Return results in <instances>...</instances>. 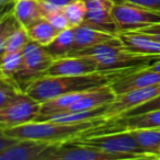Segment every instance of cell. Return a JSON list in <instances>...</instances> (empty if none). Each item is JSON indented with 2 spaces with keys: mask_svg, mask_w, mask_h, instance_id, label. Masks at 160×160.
Listing matches in <instances>:
<instances>
[{
  "mask_svg": "<svg viewBox=\"0 0 160 160\" xmlns=\"http://www.w3.org/2000/svg\"><path fill=\"white\" fill-rule=\"evenodd\" d=\"M124 72V71H123ZM122 72H94L81 76H43L25 89L29 96L44 103L57 97L83 92L110 85L114 77Z\"/></svg>",
  "mask_w": 160,
  "mask_h": 160,
  "instance_id": "6da1fadb",
  "label": "cell"
},
{
  "mask_svg": "<svg viewBox=\"0 0 160 160\" xmlns=\"http://www.w3.org/2000/svg\"><path fill=\"white\" fill-rule=\"evenodd\" d=\"M104 120L78 123H60L55 121H33L20 126L0 129L18 139H33L48 144H64L85 136L92 129L104 124Z\"/></svg>",
  "mask_w": 160,
  "mask_h": 160,
  "instance_id": "7a4b0ae2",
  "label": "cell"
},
{
  "mask_svg": "<svg viewBox=\"0 0 160 160\" xmlns=\"http://www.w3.org/2000/svg\"><path fill=\"white\" fill-rule=\"evenodd\" d=\"M75 55H88L93 57L100 72H123L142 68L160 59L159 56H142L131 53L124 48L118 36Z\"/></svg>",
  "mask_w": 160,
  "mask_h": 160,
  "instance_id": "3957f363",
  "label": "cell"
},
{
  "mask_svg": "<svg viewBox=\"0 0 160 160\" xmlns=\"http://www.w3.org/2000/svg\"><path fill=\"white\" fill-rule=\"evenodd\" d=\"M73 140L79 144L96 147L111 153L131 156L133 159H155L139 146L136 138L129 131L91 134Z\"/></svg>",
  "mask_w": 160,
  "mask_h": 160,
  "instance_id": "277c9868",
  "label": "cell"
},
{
  "mask_svg": "<svg viewBox=\"0 0 160 160\" xmlns=\"http://www.w3.org/2000/svg\"><path fill=\"white\" fill-rule=\"evenodd\" d=\"M55 58L46 47L34 41H30L22 49V60L14 73L13 80L25 92V89L35 80L46 75V71Z\"/></svg>",
  "mask_w": 160,
  "mask_h": 160,
  "instance_id": "5b68a950",
  "label": "cell"
},
{
  "mask_svg": "<svg viewBox=\"0 0 160 160\" xmlns=\"http://www.w3.org/2000/svg\"><path fill=\"white\" fill-rule=\"evenodd\" d=\"M113 17L118 33L138 31L160 23V11H153L124 0H115Z\"/></svg>",
  "mask_w": 160,
  "mask_h": 160,
  "instance_id": "8992f818",
  "label": "cell"
},
{
  "mask_svg": "<svg viewBox=\"0 0 160 160\" xmlns=\"http://www.w3.org/2000/svg\"><path fill=\"white\" fill-rule=\"evenodd\" d=\"M42 103L27 92H21L14 100L0 108V129L20 126L36 120Z\"/></svg>",
  "mask_w": 160,
  "mask_h": 160,
  "instance_id": "52a82bcc",
  "label": "cell"
},
{
  "mask_svg": "<svg viewBox=\"0 0 160 160\" xmlns=\"http://www.w3.org/2000/svg\"><path fill=\"white\" fill-rule=\"evenodd\" d=\"M160 94V83L149 87L134 89L125 93L118 94L116 98L108 104V109L104 113V118L107 122L112 121L122 116L125 112L129 111L133 108H136L140 104H144L147 101L156 98Z\"/></svg>",
  "mask_w": 160,
  "mask_h": 160,
  "instance_id": "ba28073f",
  "label": "cell"
},
{
  "mask_svg": "<svg viewBox=\"0 0 160 160\" xmlns=\"http://www.w3.org/2000/svg\"><path fill=\"white\" fill-rule=\"evenodd\" d=\"M87 13L82 24L118 36V30L113 17L115 0H85Z\"/></svg>",
  "mask_w": 160,
  "mask_h": 160,
  "instance_id": "9c48e42d",
  "label": "cell"
},
{
  "mask_svg": "<svg viewBox=\"0 0 160 160\" xmlns=\"http://www.w3.org/2000/svg\"><path fill=\"white\" fill-rule=\"evenodd\" d=\"M160 83V71H155L146 67L127 70L113 78L110 86L118 94L125 93L134 89L149 87Z\"/></svg>",
  "mask_w": 160,
  "mask_h": 160,
  "instance_id": "30bf717a",
  "label": "cell"
},
{
  "mask_svg": "<svg viewBox=\"0 0 160 160\" xmlns=\"http://www.w3.org/2000/svg\"><path fill=\"white\" fill-rule=\"evenodd\" d=\"M100 72L93 57L75 55L56 58L46 71V76H81Z\"/></svg>",
  "mask_w": 160,
  "mask_h": 160,
  "instance_id": "8fae6325",
  "label": "cell"
},
{
  "mask_svg": "<svg viewBox=\"0 0 160 160\" xmlns=\"http://www.w3.org/2000/svg\"><path fill=\"white\" fill-rule=\"evenodd\" d=\"M125 49L136 55L142 56H159L160 42L152 35L142 31L120 32L118 34Z\"/></svg>",
  "mask_w": 160,
  "mask_h": 160,
  "instance_id": "7c38bea8",
  "label": "cell"
},
{
  "mask_svg": "<svg viewBox=\"0 0 160 160\" xmlns=\"http://www.w3.org/2000/svg\"><path fill=\"white\" fill-rule=\"evenodd\" d=\"M52 144L33 139H19L6 150L0 151V160H42Z\"/></svg>",
  "mask_w": 160,
  "mask_h": 160,
  "instance_id": "4fadbf2b",
  "label": "cell"
},
{
  "mask_svg": "<svg viewBox=\"0 0 160 160\" xmlns=\"http://www.w3.org/2000/svg\"><path fill=\"white\" fill-rule=\"evenodd\" d=\"M116 98V93L113 91L110 85L102 86L87 91L81 99L73 103L64 112H75V111H89L103 105L110 104Z\"/></svg>",
  "mask_w": 160,
  "mask_h": 160,
  "instance_id": "5bb4252c",
  "label": "cell"
},
{
  "mask_svg": "<svg viewBox=\"0 0 160 160\" xmlns=\"http://www.w3.org/2000/svg\"><path fill=\"white\" fill-rule=\"evenodd\" d=\"M73 31H75V43H73V49L69 56H72L79 52L85 51L90 47L101 44L110 38H115V35H112L110 33L86 24L73 28Z\"/></svg>",
  "mask_w": 160,
  "mask_h": 160,
  "instance_id": "9a60e30c",
  "label": "cell"
},
{
  "mask_svg": "<svg viewBox=\"0 0 160 160\" xmlns=\"http://www.w3.org/2000/svg\"><path fill=\"white\" fill-rule=\"evenodd\" d=\"M13 13L20 24L27 30L45 19L44 9L40 0H17L13 6Z\"/></svg>",
  "mask_w": 160,
  "mask_h": 160,
  "instance_id": "2e32d148",
  "label": "cell"
},
{
  "mask_svg": "<svg viewBox=\"0 0 160 160\" xmlns=\"http://www.w3.org/2000/svg\"><path fill=\"white\" fill-rule=\"evenodd\" d=\"M139 146L155 159H160V127L129 131Z\"/></svg>",
  "mask_w": 160,
  "mask_h": 160,
  "instance_id": "e0dca14e",
  "label": "cell"
},
{
  "mask_svg": "<svg viewBox=\"0 0 160 160\" xmlns=\"http://www.w3.org/2000/svg\"><path fill=\"white\" fill-rule=\"evenodd\" d=\"M73 43H75V31L73 28H69L59 32L55 40L45 47L56 59L70 55L73 49Z\"/></svg>",
  "mask_w": 160,
  "mask_h": 160,
  "instance_id": "ac0fdd59",
  "label": "cell"
},
{
  "mask_svg": "<svg viewBox=\"0 0 160 160\" xmlns=\"http://www.w3.org/2000/svg\"><path fill=\"white\" fill-rule=\"evenodd\" d=\"M28 33L32 41L43 46H47L55 40L59 32L52 25V23L47 19H42L32 25L30 29H28Z\"/></svg>",
  "mask_w": 160,
  "mask_h": 160,
  "instance_id": "d6986e66",
  "label": "cell"
},
{
  "mask_svg": "<svg viewBox=\"0 0 160 160\" xmlns=\"http://www.w3.org/2000/svg\"><path fill=\"white\" fill-rule=\"evenodd\" d=\"M21 60H22V51L5 52L3 54H1L0 79L14 81V73L17 72L18 68L20 67Z\"/></svg>",
  "mask_w": 160,
  "mask_h": 160,
  "instance_id": "ffe728a7",
  "label": "cell"
},
{
  "mask_svg": "<svg viewBox=\"0 0 160 160\" xmlns=\"http://www.w3.org/2000/svg\"><path fill=\"white\" fill-rule=\"evenodd\" d=\"M70 28H76L85 22L87 7L85 0H72L62 9Z\"/></svg>",
  "mask_w": 160,
  "mask_h": 160,
  "instance_id": "44dd1931",
  "label": "cell"
},
{
  "mask_svg": "<svg viewBox=\"0 0 160 160\" xmlns=\"http://www.w3.org/2000/svg\"><path fill=\"white\" fill-rule=\"evenodd\" d=\"M30 41L31 38L28 33V30L23 27H20L7 38L5 44L0 47V51L1 54H3L5 52L22 51Z\"/></svg>",
  "mask_w": 160,
  "mask_h": 160,
  "instance_id": "7402d4cb",
  "label": "cell"
},
{
  "mask_svg": "<svg viewBox=\"0 0 160 160\" xmlns=\"http://www.w3.org/2000/svg\"><path fill=\"white\" fill-rule=\"evenodd\" d=\"M21 92L24 91L14 81L0 79V108L14 100Z\"/></svg>",
  "mask_w": 160,
  "mask_h": 160,
  "instance_id": "603a6c76",
  "label": "cell"
},
{
  "mask_svg": "<svg viewBox=\"0 0 160 160\" xmlns=\"http://www.w3.org/2000/svg\"><path fill=\"white\" fill-rule=\"evenodd\" d=\"M45 19H47V20L52 23V25H53L58 32H62V31H64V30L70 28L69 22H68V20H67L62 9L51 12L49 14H47Z\"/></svg>",
  "mask_w": 160,
  "mask_h": 160,
  "instance_id": "cb8c5ba5",
  "label": "cell"
},
{
  "mask_svg": "<svg viewBox=\"0 0 160 160\" xmlns=\"http://www.w3.org/2000/svg\"><path fill=\"white\" fill-rule=\"evenodd\" d=\"M160 109V94L157 96L156 98L151 99L150 101H147L144 104H140L136 108H133L129 111L125 112L122 116H131V115H136V114L145 113V112L153 111V110H159ZM121 118V116H120Z\"/></svg>",
  "mask_w": 160,
  "mask_h": 160,
  "instance_id": "d4e9b609",
  "label": "cell"
},
{
  "mask_svg": "<svg viewBox=\"0 0 160 160\" xmlns=\"http://www.w3.org/2000/svg\"><path fill=\"white\" fill-rule=\"evenodd\" d=\"M40 1L43 6L45 18H46L47 14H49L51 12L64 9V7H66L72 0H40Z\"/></svg>",
  "mask_w": 160,
  "mask_h": 160,
  "instance_id": "484cf974",
  "label": "cell"
},
{
  "mask_svg": "<svg viewBox=\"0 0 160 160\" xmlns=\"http://www.w3.org/2000/svg\"><path fill=\"white\" fill-rule=\"evenodd\" d=\"M124 1L153 10V11H160V0H124Z\"/></svg>",
  "mask_w": 160,
  "mask_h": 160,
  "instance_id": "4316f807",
  "label": "cell"
},
{
  "mask_svg": "<svg viewBox=\"0 0 160 160\" xmlns=\"http://www.w3.org/2000/svg\"><path fill=\"white\" fill-rule=\"evenodd\" d=\"M18 138L12 137V136L7 135L6 133L1 132V138H0V151L6 150L7 148L11 147L12 145H14L16 142H18Z\"/></svg>",
  "mask_w": 160,
  "mask_h": 160,
  "instance_id": "83f0119b",
  "label": "cell"
},
{
  "mask_svg": "<svg viewBox=\"0 0 160 160\" xmlns=\"http://www.w3.org/2000/svg\"><path fill=\"white\" fill-rule=\"evenodd\" d=\"M138 31H142V32H145V33L150 34V35H152L156 40H158L160 42V23H158V24H153V25L148 27V28H145V29L138 30Z\"/></svg>",
  "mask_w": 160,
  "mask_h": 160,
  "instance_id": "f1b7e54d",
  "label": "cell"
},
{
  "mask_svg": "<svg viewBox=\"0 0 160 160\" xmlns=\"http://www.w3.org/2000/svg\"><path fill=\"white\" fill-rule=\"evenodd\" d=\"M17 0H0V7H1V14L8 11L13 10L14 2Z\"/></svg>",
  "mask_w": 160,
  "mask_h": 160,
  "instance_id": "f546056e",
  "label": "cell"
},
{
  "mask_svg": "<svg viewBox=\"0 0 160 160\" xmlns=\"http://www.w3.org/2000/svg\"><path fill=\"white\" fill-rule=\"evenodd\" d=\"M147 68L151 69V70H155V71H160V59L156 60L155 62L148 65V66H147Z\"/></svg>",
  "mask_w": 160,
  "mask_h": 160,
  "instance_id": "4dcf8cb0",
  "label": "cell"
}]
</instances>
